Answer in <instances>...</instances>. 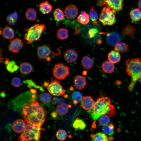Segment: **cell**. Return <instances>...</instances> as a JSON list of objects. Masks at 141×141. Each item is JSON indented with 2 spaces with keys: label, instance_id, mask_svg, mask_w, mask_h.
Segmentation results:
<instances>
[{
  "label": "cell",
  "instance_id": "11",
  "mask_svg": "<svg viewBox=\"0 0 141 141\" xmlns=\"http://www.w3.org/2000/svg\"><path fill=\"white\" fill-rule=\"evenodd\" d=\"M23 43L19 38H17L11 39L8 46L9 50L14 53L18 52L22 48Z\"/></svg>",
  "mask_w": 141,
  "mask_h": 141
},
{
  "label": "cell",
  "instance_id": "22",
  "mask_svg": "<svg viewBox=\"0 0 141 141\" xmlns=\"http://www.w3.org/2000/svg\"><path fill=\"white\" fill-rule=\"evenodd\" d=\"M21 73L24 74H27L31 73L33 70L32 65L28 62H25L21 63L19 66Z\"/></svg>",
  "mask_w": 141,
  "mask_h": 141
},
{
  "label": "cell",
  "instance_id": "39",
  "mask_svg": "<svg viewBox=\"0 0 141 141\" xmlns=\"http://www.w3.org/2000/svg\"><path fill=\"white\" fill-rule=\"evenodd\" d=\"M54 15L55 20L57 21H60L64 18V14L62 11L59 8H57L55 10Z\"/></svg>",
  "mask_w": 141,
  "mask_h": 141
},
{
  "label": "cell",
  "instance_id": "47",
  "mask_svg": "<svg viewBox=\"0 0 141 141\" xmlns=\"http://www.w3.org/2000/svg\"><path fill=\"white\" fill-rule=\"evenodd\" d=\"M49 85V83L47 81L45 82L44 83L43 85L44 86L48 87Z\"/></svg>",
  "mask_w": 141,
  "mask_h": 141
},
{
  "label": "cell",
  "instance_id": "41",
  "mask_svg": "<svg viewBox=\"0 0 141 141\" xmlns=\"http://www.w3.org/2000/svg\"><path fill=\"white\" fill-rule=\"evenodd\" d=\"M67 134L66 131L63 129H60L58 130L56 132V136L59 140L63 141L66 138Z\"/></svg>",
  "mask_w": 141,
  "mask_h": 141
},
{
  "label": "cell",
  "instance_id": "36",
  "mask_svg": "<svg viewBox=\"0 0 141 141\" xmlns=\"http://www.w3.org/2000/svg\"><path fill=\"white\" fill-rule=\"evenodd\" d=\"M114 127L111 123L103 126L102 128V130L103 133L109 136L113 135L114 132Z\"/></svg>",
  "mask_w": 141,
  "mask_h": 141
},
{
  "label": "cell",
  "instance_id": "28",
  "mask_svg": "<svg viewBox=\"0 0 141 141\" xmlns=\"http://www.w3.org/2000/svg\"><path fill=\"white\" fill-rule=\"evenodd\" d=\"M25 16L27 20L34 21L35 20L37 17V12L34 9L29 8L25 11Z\"/></svg>",
  "mask_w": 141,
  "mask_h": 141
},
{
  "label": "cell",
  "instance_id": "37",
  "mask_svg": "<svg viewBox=\"0 0 141 141\" xmlns=\"http://www.w3.org/2000/svg\"><path fill=\"white\" fill-rule=\"evenodd\" d=\"M136 32L135 28L133 26L128 25L124 28L122 31L123 33L129 36H133Z\"/></svg>",
  "mask_w": 141,
  "mask_h": 141
},
{
  "label": "cell",
  "instance_id": "34",
  "mask_svg": "<svg viewBox=\"0 0 141 141\" xmlns=\"http://www.w3.org/2000/svg\"><path fill=\"white\" fill-rule=\"evenodd\" d=\"M6 65L7 70L11 73H13L17 71L19 68V66L16 64L14 60L9 61Z\"/></svg>",
  "mask_w": 141,
  "mask_h": 141
},
{
  "label": "cell",
  "instance_id": "52",
  "mask_svg": "<svg viewBox=\"0 0 141 141\" xmlns=\"http://www.w3.org/2000/svg\"><path fill=\"white\" fill-rule=\"evenodd\" d=\"M39 141L38 140V141Z\"/></svg>",
  "mask_w": 141,
  "mask_h": 141
},
{
  "label": "cell",
  "instance_id": "1",
  "mask_svg": "<svg viewBox=\"0 0 141 141\" xmlns=\"http://www.w3.org/2000/svg\"><path fill=\"white\" fill-rule=\"evenodd\" d=\"M21 113L22 116L26 123L42 126L45 120V110L37 101L33 98L23 104Z\"/></svg>",
  "mask_w": 141,
  "mask_h": 141
},
{
  "label": "cell",
  "instance_id": "48",
  "mask_svg": "<svg viewBox=\"0 0 141 141\" xmlns=\"http://www.w3.org/2000/svg\"><path fill=\"white\" fill-rule=\"evenodd\" d=\"M30 91L31 92L33 93H35L37 92L36 90L32 89H31Z\"/></svg>",
  "mask_w": 141,
  "mask_h": 141
},
{
  "label": "cell",
  "instance_id": "19",
  "mask_svg": "<svg viewBox=\"0 0 141 141\" xmlns=\"http://www.w3.org/2000/svg\"><path fill=\"white\" fill-rule=\"evenodd\" d=\"M39 8L40 11L44 14H48L52 10V6L47 1H45L39 3Z\"/></svg>",
  "mask_w": 141,
  "mask_h": 141
},
{
  "label": "cell",
  "instance_id": "51",
  "mask_svg": "<svg viewBox=\"0 0 141 141\" xmlns=\"http://www.w3.org/2000/svg\"><path fill=\"white\" fill-rule=\"evenodd\" d=\"M139 80V82L141 84V77L140 78Z\"/></svg>",
  "mask_w": 141,
  "mask_h": 141
},
{
  "label": "cell",
  "instance_id": "50",
  "mask_svg": "<svg viewBox=\"0 0 141 141\" xmlns=\"http://www.w3.org/2000/svg\"><path fill=\"white\" fill-rule=\"evenodd\" d=\"M63 97L64 98H67L68 97V96L67 95L64 94L63 95Z\"/></svg>",
  "mask_w": 141,
  "mask_h": 141
},
{
  "label": "cell",
  "instance_id": "29",
  "mask_svg": "<svg viewBox=\"0 0 141 141\" xmlns=\"http://www.w3.org/2000/svg\"><path fill=\"white\" fill-rule=\"evenodd\" d=\"M18 18V14L16 11H14L8 15L6 19L8 24L10 25H14L16 23Z\"/></svg>",
  "mask_w": 141,
  "mask_h": 141
},
{
  "label": "cell",
  "instance_id": "4",
  "mask_svg": "<svg viewBox=\"0 0 141 141\" xmlns=\"http://www.w3.org/2000/svg\"><path fill=\"white\" fill-rule=\"evenodd\" d=\"M25 128L18 138L19 141H38L41 136V126L36 124L26 123Z\"/></svg>",
  "mask_w": 141,
  "mask_h": 141
},
{
  "label": "cell",
  "instance_id": "10",
  "mask_svg": "<svg viewBox=\"0 0 141 141\" xmlns=\"http://www.w3.org/2000/svg\"><path fill=\"white\" fill-rule=\"evenodd\" d=\"M58 81L52 78L50 84L47 87L48 91L52 95L56 96L63 95L66 93V91L63 89L62 86Z\"/></svg>",
  "mask_w": 141,
  "mask_h": 141
},
{
  "label": "cell",
  "instance_id": "17",
  "mask_svg": "<svg viewBox=\"0 0 141 141\" xmlns=\"http://www.w3.org/2000/svg\"><path fill=\"white\" fill-rule=\"evenodd\" d=\"M65 60L68 63H72L75 62L78 57L77 52L72 49H69L67 50L64 54Z\"/></svg>",
  "mask_w": 141,
  "mask_h": 141
},
{
  "label": "cell",
  "instance_id": "49",
  "mask_svg": "<svg viewBox=\"0 0 141 141\" xmlns=\"http://www.w3.org/2000/svg\"><path fill=\"white\" fill-rule=\"evenodd\" d=\"M83 75H86L87 74V72L85 71H83Z\"/></svg>",
  "mask_w": 141,
  "mask_h": 141
},
{
  "label": "cell",
  "instance_id": "20",
  "mask_svg": "<svg viewBox=\"0 0 141 141\" xmlns=\"http://www.w3.org/2000/svg\"><path fill=\"white\" fill-rule=\"evenodd\" d=\"M108 58L109 61L113 63H115L120 61L121 56L119 52L115 50H112L108 54Z\"/></svg>",
  "mask_w": 141,
  "mask_h": 141
},
{
  "label": "cell",
  "instance_id": "38",
  "mask_svg": "<svg viewBox=\"0 0 141 141\" xmlns=\"http://www.w3.org/2000/svg\"><path fill=\"white\" fill-rule=\"evenodd\" d=\"M39 98L42 102L45 104H47L51 101L52 97L49 93L45 92L40 95Z\"/></svg>",
  "mask_w": 141,
  "mask_h": 141
},
{
  "label": "cell",
  "instance_id": "7",
  "mask_svg": "<svg viewBox=\"0 0 141 141\" xmlns=\"http://www.w3.org/2000/svg\"><path fill=\"white\" fill-rule=\"evenodd\" d=\"M114 13L109 8L104 7L100 15L99 20L103 25H112L116 21Z\"/></svg>",
  "mask_w": 141,
  "mask_h": 141
},
{
  "label": "cell",
  "instance_id": "16",
  "mask_svg": "<svg viewBox=\"0 0 141 141\" xmlns=\"http://www.w3.org/2000/svg\"><path fill=\"white\" fill-rule=\"evenodd\" d=\"M26 123L23 120L18 119L14 121L12 124V128L14 131L16 133L22 132L24 130Z\"/></svg>",
  "mask_w": 141,
  "mask_h": 141
},
{
  "label": "cell",
  "instance_id": "18",
  "mask_svg": "<svg viewBox=\"0 0 141 141\" xmlns=\"http://www.w3.org/2000/svg\"><path fill=\"white\" fill-rule=\"evenodd\" d=\"M1 34H2V36L4 38L9 40L13 39L15 36V32L13 29L11 27L6 26L2 30L0 31Z\"/></svg>",
  "mask_w": 141,
  "mask_h": 141
},
{
  "label": "cell",
  "instance_id": "32",
  "mask_svg": "<svg viewBox=\"0 0 141 141\" xmlns=\"http://www.w3.org/2000/svg\"><path fill=\"white\" fill-rule=\"evenodd\" d=\"M56 36L59 39L61 40L66 39L68 37V31L65 28H60L57 31Z\"/></svg>",
  "mask_w": 141,
  "mask_h": 141
},
{
  "label": "cell",
  "instance_id": "15",
  "mask_svg": "<svg viewBox=\"0 0 141 141\" xmlns=\"http://www.w3.org/2000/svg\"><path fill=\"white\" fill-rule=\"evenodd\" d=\"M121 38L119 34L116 32H112L107 34V42L111 46L115 45L119 43Z\"/></svg>",
  "mask_w": 141,
  "mask_h": 141
},
{
  "label": "cell",
  "instance_id": "14",
  "mask_svg": "<svg viewBox=\"0 0 141 141\" xmlns=\"http://www.w3.org/2000/svg\"><path fill=\"white\" fill-rule=\"evenodd\" d=\"M87 84L86 79L83 76L80 75L75 76L74 80V86L78 90L83 89L85 88Z\"/></svg>",
  "mask_w": 141,
  "mask_h": 141
},
{
  "label": "cell",
  "instance_id": "24",
  "mask_svg": "<svg viewBox=\"0 0 141 141\" xmlns=\"http://www.w3.org/2000/svg\"><path fill=\"white\" fill-rule=\"evenodd\" d=\"M92 141H109V139L104 133L99 132L90 135Z\"/></svg>",
  "mask_w": 141,
  "mask_h": 141
},
{
  "label": "cell",
  "instance_id": "12",
  "mask_svg": "<svg viewBox=\"0 0 141 141\" xmlns=\"http://www.w3.org/2000/svg\"><path fill=\"white\" fill-rule=\"evenodd\" d=\"M80 102L82 107L86 110L92 109L95 103L93 98L88 96H83Z\"/></svg>",
  "mask_w": 141,
  "mask_h": 141
},
{
  "label": "cell",
  "instance_id": "40",
  "mask_svg": "<svg viewBox=\"0 0 141 141\" xmlns=\"http://www.w3.org/2000/svg\"><path fill=\"white\" fill-rule=\"evenodd\" d=\"M109 117L104 115L101 116L98 119V122L100 125L104 126L108 124L110 122Z\"/></svg>",
  "mask_w": 141,
  "mask_h": 141
},
{
  "label": "cell",
  "instance_id": "44",
  "mask_svg": "<svg viewBox=\"0 0 141 141\" xmlns=\"http://www.w3.org/2000/svg\"><path fill=\"white\" fill-rule=\"evenodd\" d=\"M63 100L60 98H54L52 100V103L53 104H56L57 103H63Z\"/></svg>",
  "mask_w": 141,
  "mask_h": 141
},
{
  "label": "cell",
  "instance_id": "45",
  "mask_svg": "<svg viewBox=\"0 0 141 141\" xmlns=\"http://www.w3.org/2000/svg\"><path fill=\"white\" fill-rule=\"evenodd\" d=\"M57 115V113L56 111H54L51 113V115L53 118H56Z\"/></svg>",
  "mask_w": 141,
  "mask_h": 141
},
{
  "label": "cell",
  "instance_id": "30",
  "mask_svg": "<svg viewBox=\"0 0 141 141\" xmlns=\"http://www.w3.org/2000/svg\"><path fill=\"white\" fill-rule=\"evenodd\" d=\"M129 48V46L127 44L120 42L115 45L114 49L119 52L125 53L128 51Z\"/></svg>",
  "mask_w": 141,
  "mask_h": 141
},
{
  "label": "cell",
  "instance_id": "26",
  "mask_svg": "<svg viewBox=\"0 0 141 141\" xmlns=\"http://www.w3.org/2000/svg\"><path fill=\"white\" fill-rule=\"evenodd\" d=\"M81 64L84 69H89L93 66L94 63L90 57L87 56H85L83 57L82 59Z\"/></svg>",
  "mask_w": 141,
  "mask_h": 141
},
{
  "label": "cell",
  "instance_id": "9",
  "mask_svg": "<svg viewBox=\"0 0 141 141\" xmlns=\"http://www.w3.org/2000/svg\"><path fill=\"white\" fill-rule=\"evenodd\" d=\"M54 77L58 79H65L69 73V68L62 63L55 64L52 70Z\"/></svg>",
  "mask_w": 141,
  "mask_h": 141
},
{
  "label": "cell",
  "instance_id": "2",
  "mask_svg": "<svg viewBox=\"0 0 141 141\" xmlns=\"http://www.w3.org/2000/svg\"><path fill=\"white\" fill-rule=\"evenodd\" d=\"M111 102L110 98L103 95L101 96L97 99L92 110H89V113L95 121L104 115L109 117H113L115 115V108L110 104Z\"/></svg>",
  "mask_w": 141,
  "mask_h": 141
},
{
  "label": "cell",
  "instance_id": "21",
  "mask_svg": "<svg viewBox=\"0 0 141 141\" xmlns=\"http://www.w3.org/2000/svg\"><path fill=\"white\" fill-rule=\"evenodd\" d=\"M101 67L104 73L108 74L113 73L115 68L113 63L109 61H106L103 62L102 64Z\"/></svg>",
  "mask_w": 141,
  "mask_h": 141
},
{
  "label": "cell",
  "instance_id": "25",
  "mask_svg": "<svg viewBox=\"0 0 141 141\" xmlns=\"http://www.w3.org/2000/svg\"><path fill=\"white\" fill-rule=\"evenodd\" d=\"M71 105L67 104L62 103L57 105L56 110L57 113L60 115H64L68 112L69 108Z\"/></svg>",
  "mask_w": 141,
  "mask_h": 141
},
{
  "label": "cell",
  "instance_id": "31",
  "mask_svg": "<svg viewBox=\"0 0 141 141\" xmlns=\"http://www.w3.org/2000/svg\"><path fill=\"white\" fill-rule=\"evenodd\" d=\"M130 14L131 18L133 21L136 22L141 19V11L138 8L132 10Z\"/></svg>",
  "mask_w": 141,
  "mask_h": 141
},
{
  "label": "cell",
  "instance_id": "6",
  "mask_svg": "<svg viewBox=\"0 0 141 141\" xmlns=\"http://www.w3.org/2000/svg\"><path fill=\"white\" fill-rule=\"evenodd\" d=\"M36 50L39 60L43 62H50L52 56L55 55L58 56L60 54L59 49H58L56 51H53L50 44L37 46Z\"/></svg>",
  "mask_w": 141,
  "mask_h": 141
},
{
  "label": "cell",
  "instance_id": "33",
  "mask_svg": "<svg viewBox=\"0 0 141 141\" xmlns=\"http://www.w3.org/2000/svg\"><path fill=\"white\" fill-rule=\"evenodd\" d=\"M89 15L92 23L95 25H97L98 24V15L97 11L93 6L90 10Z\"/></svg>",
  "mask_w": 141,
  "mask_h": 141
},
{
  "label": "cell",
  "instance_id": "46",
  "mask_svg": "<svg viewBox=\"0 0 141 141\" xmlns=\"http://www.w3.org/2000/svg\"><path fill=\"white\" fill-rule=\"evenodd\" d=\"M138 5L139 9L141 10V0H140L138 3Z\"/></svg>",
  "mask_w": 141,
  "mask_h": 141
},
{
  "label": "cell",
  "instance_id": "43",
  "mask_svg": "<svg viewBox=\"0 0 141 141\" xmlns=\"http://www.w3.org/2000/svg\"><path fill=\"white\" fill-rule=\"evenodd\" d=\"M98 32L97 30L95 28H92L90 29L88 31V36L90 38L94 37Z\"/></svg>",
  "mask_w": 141,
  "mask_h": 141
},
{
  "label": "cell",
  "instance_id": "5",
  "mask_svg": "<svg viewBox=\"0 0 141 141\" xmlns=\"http://www.w3.org/2000/svg\"><path fill=\"white\" fill-rule=\"evenodd\" d=\"M46 29L44 25L39 24H34L30 28H26V33L24 35L25 40L29 44L39 40Z\"/></svg>",
  "mask_w": 141,
  "mask_h": 141
},
{
  "label": "cell",
  "instance_id": "23",
  "mask_svg": "<svg viewBox=\"0 0 141 141\" xmlns=\"http://www.w3.org/2000/svg\"><path fill=\"white\" fill-rule=\"evenodd\" d=\"M77 21L83 25H86L90 22V18L89 15L85 11H82L78 16Z\"/></svg>",
  "mask_w": 141,
  "mask_h": 141
},
{
  "label": "cell",
  "instance_id": "35",
  "mask_svg": "<svg viewBox=\"0 0 141 141\" xmlns=\"http://www.w3.org/2000/svg\"><path fill=\"white\" fill-rule=\"evenodd\" d=\"M71 97L73 104L75 106L77 105L81 102L83 97L81 93L78 91H75L73 92Z\"/></svg>",
  "mask_w": 141,
  "mask_h": 141
},
{
  "label": "cell",
  "instance_id": "8",
  "mask_svg": "<svg viewBox=\"0 0 141 141\" xmlns=\"http://www.w3.org/2000/svg\"><path fill=\"white\" fill-rule=\"evenodd\" d=\"M123 2V0H97L99 5L109 8L114 13L122 10Z\"/></svg>",
  "mask_w": 141,
  "mask_h": 141
},
{
  "label": "cell",
  "instance_id": "42",
  "mask_svg": "<svg viewBox=\"0 0 141 141\" xmlns=\"http://www.w3.org/2000/svg\"><path fill=\"white\" fill-rule=\"evenodd\" d=\"M11 84L15 87H19L21 86V81L20 79L17 77L13 78L11 81Z\"/></svg>",
  "mask_w": 141,
  "mask_h": 141
},
{
  "label": "cell",
  "instance_id": "27",
  "mask_svg": "<svg viewBox=\"0 0 141 141\" xmlns=\"http://www.w3.org/2000/svg\"><path fill=\"white\" fill-rule=\"evenodd\" d=\"M72 125L73 128L77 130H83L86 126L84 121L78 118L75 119L73 122Z\"/></svg>",
  "mask_w": 141,
  "mask_h": 141
},
{
  "label": "cell",
  "instance_id": "13",
  "mask_svg": "<svg viewBox=\"0 0 141 141\" xmlns=\"http://www.w3.org/2000/svg\"><path fill=\"white\" fill-rule=\"evenodd\" d=\"M64 13L66 17L69 19L75 18L78 13V9L77 6L74 4H70L66 7Z\"/></svg>",
  "mask_w": 141,
  "mask_h": 141
},
{
  "label": "cell",
  "instance_id": "3",
  "mask_svg": "<svg viewBox=\"0 0 141 141\" xmlns=\"http://www.w3.org/2000/svg\"><path fill=\"white\" fill-rule=\"evenodd\" d=\"M125 64L126 72L131 77V82L128 86V90L131 92L133 90L137 81L141 77V59H128Z\"/></svg>",
  "mask_w": 141,
  "mask_h": 141
}]
</instances>
